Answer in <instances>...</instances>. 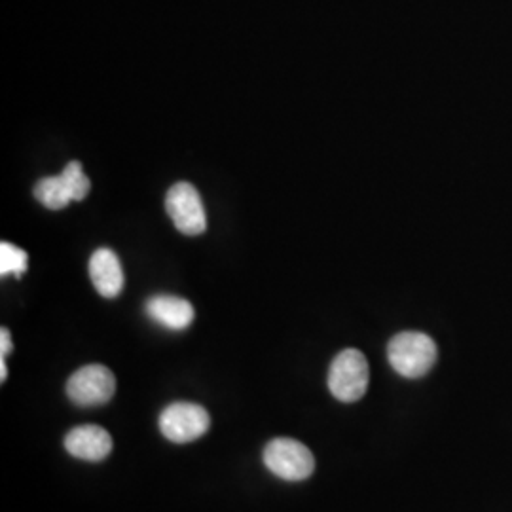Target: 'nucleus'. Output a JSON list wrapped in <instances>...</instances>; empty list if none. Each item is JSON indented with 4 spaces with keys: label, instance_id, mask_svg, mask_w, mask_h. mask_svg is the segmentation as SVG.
<instances>
[{
    "label": "nucleus",
    "instance_id": "4",
    "mask_svg": "<svg viewBox=\"0 0 512 512\" xmlns=\"http://www.w3.org/2000/svg\"><path fill=\"white\" fill-rule=\"evenodd\" d=\"M165 209L175 228L184 236H200L207 230V215L196 186L190 183L171 186L165 196Z\"/></svg>",
    "mask_w": 512,
    "mask_h": 512
},
{
    "label": "nucleus",
    "instance_id": "8",
    "mask_svg": "<svg viewBox=\"0 0 512 512\" xmlns=\"http://www.w3.org/2000/svg\"><path fill=\"white\" fill-rule=\"evenodd\" d=\"M90 277L95 291L105 298H116L124 289V270L120 258L110 249H97L90 258Z\"/></svg>",
    "mask_w": 512,
    "mask_h": 512
},
{
    "label": "nucleus",
    "instance_id": "3",
    "mask_svg": "<svg viewBox=\"0 0 512 512\" xmlns=\"http://www.w3.org/2000/svg\"><path fill=\"white\" fill-rule=\"evenodd\" d=\"M262 459L268 471L287 482H302L315 471V458L310 448L287 437L272 440L264 448Z\"/></svg>",
    "mask_w": 512,
    "mask_h": 512
},
{
    "label": "nucleus",
    "instance_id": "7",
    "mask_svg": "<svg viewBox=\"0 0 512 512\" xmlns=\"http://www.w3.org/2000/svg\"><path fill=\"white\" fill-rule=\"evenodd\" d=\"M65 450L73 458L103 461L112 452V437L103 427L82 425L69 431V435L65 437Z\"/></svg>",
    "mask_w": 512,
    "mask_h": 512
},
{
    "label": "nucleus",
    "instance_id": "11",
    "mask_svg": "<svg viewBox=\"0 0 512 512\" xmlns=\"http://www.w3.org/2000/svg\"><path fill=\"white\" fill-rule=\"evenodd\" d=\"M27 270V253L16 245L2 241L0 243V274L21 277Z\"/></svg>",
    "mask_w": 512,
    "mask_h": 512
},
{
    "label": "nucleus",
    "instance_id": "14",
    "mask_svg": "<svg viewBox=\"0 0 512 512\" xmlns=\"http://www.w3.org/2000/svg\"><path fill=\"white\" fill-rule=\"evenodd\" d=\"M8 378V368H6V361L0 359V380L4 382Z\"/></svg>",
    "mask_w": 512,
    "mask_h": 512
},
{
    "label": "nucleus",
    "instance_id": "9",
    "mask_svg": "<svg viewBox=\"0 0 512 512\" xmlns=\"http://www.w3.org/2000/svg\"><path fill=\"white\" fill-rule=\"evenodd\" d=\"M147 315L165 329L184 330L194 321V306L181 296L158 294L148 300Z\"/></svg>",
    "mask_w": 512,
    "mask_h": 512
},
{
    "label": "nucleus",
    "instance_id": "13",
    "mask_svg": "<svg viewBox=\"0 0 512 512\" xmlns=\"http://www.w3.org/2000/svg\"><path fill=\"white\" fill-rule=\"evenodd\" d=\"M12 351V336H10V330H0V355L2 359Z\"/></svg>",
    "mask_w": 512,
    "mask_h": 512
},
{
    "label": "nucleus",
    "instance_id": "12",
    "mask_svg": "<svg viewBox=\"0 0 512 512\" xmlns=\"http://www.w3.org/2000/svg\"><path fill=\"white\" fill-rule=\"evenodd\" d=\"M61 175L65 177V181L69 184V190H71L74 202H80V200H84L90 194L92 183L86 177L80 162H69V164L65 165Z\"/></svg>",
    "mask_w": 512,
    "mask_h": 512
},
{
    "label": "nucleus",
    "instance_id": "2",
    "mask_svg": "<svg viewBox=\"0 0 512 512\" xmlns=\"http://www.w3.org/2000/svg\"><path fill=\"white\" fill-rule=\"evenodd\" d=\"M368 363L359 349H344L332 361L329 370L330 393L342 403H357L368 389Z\"/></svg>",
    "mask_w": 512,
    "mask_h": 512
},
{
    "label": "nucleus",
    "instance_id": "10",
    "mask_svg": "<svg viewBox=\"0 0 512 512\" xmlns=\"http://www.w3.org/2000/svg\"><path fill=\"white\" fill-rule=\"evenodd\" d=\"M35 198L48 209H63L69 203L74 202L69 190V184L65 181L63 175H52L44 177L38 181L35 186Z\"/></svg>",
    "mask_w": 512,
    "mask_h": 512
},
{
    "label": "nucleus",
    "instance_id": "1",
    "mask_svg": "<svg viewBox=\"0 0 512 512\" xmlns=\"http://www.w3.org/2000/svg\"><path fill=\"white\" fill-rule=\"evenodd\" d=\"M437 344L423 332L406 330L391 338L387 346L389 365L404 378H421L437 363Z\"/></svg>",
    "mask_w": 512,
    "mask_h": 512
},
{
    "label": "nucleus",
    "instance_id": "5",
    "mask_svg": "<svg viewBox=\"0 0 512 512\" xmlns=\"http://www.w3.org/2000/svg\"><path fill=\"white\" fill-rule=\"evenodd\" d=\"M158 425L165 439L186 444L200 439L209 431L211 418L200 404L175 403L169 404L160 414Z\"/></svg>",
    "mask_w": 512,
    "mask_h": 512
},
{
    "label": "nucleus",
    "instance_id": "6",
    "mask_svg": "<svg viewBox=\"0 0 512 512\" xmlns=\"http://www.w3.org/2000/svg\"><path fill=\"white\" fill-rule=\"evenodd\" d=\"M116 391V378L107 366L88 365L76 370L67 382V395L78 406L109 403Z\"/></svg>",
    "mask_w": 512,
    "mask_h": 512
}]
</instances>
